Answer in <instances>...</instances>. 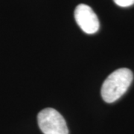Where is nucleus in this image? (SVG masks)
<instances>
[{
  "label": "nucleus",
  "instance_id": "nucleus-1",
  "mask_svg": "<svg viewBox=\"0 0 134 134\" xmlns=\"http://www.w3.org/2000/svg\"><path fill=\"white\" fill-rule=\"evenodd\" d=\"M133 78V73L127 68H121L112 72L101 87L103 100L107 103H113L119 99L128 90Z\"/></svg>",
  "mask_w": 134,
  "mask_h": 134
},
{
  "label": "nucleus",
  "instance_id": "nucleus-2",
  "mask_svg": "<svg viewBox=\"0 0 134 134\" xmlns=\"http://www.w3.org/2000/svg\"><path fill=\"white\" fill-rule=\"evenodd\" d=\"M37 121L44 134H69L65 119L58 111L53 108L41 110L37 115Z\"/></svg>",
  "mask_w": 134,
  "mask_h": 134
},
{
  "label": "nucleus",
  "instance_id": "nucleus-3",
  "mask_svg": "<svg viewBox=\"0 0 134 134\" xmlns=\"http://www.w3.org/2000/svg\"><path fill=\"white\" fill-rule=\"evenodd\" d=\"M74 16L77 24L85 33L93 34L100 28L98 18L89 5L84 4L77 5L75 10Z\"/></svg>",
  "mask_w": 134,
  "mask_h": 134
},
{
  "label": "nucleus",
  "instance_id": "nucleus-4",
  "mask_svg": "<svg viewBox=\"0 0 134 134\" xmlns=\"http://www.w3.org/2000/svg\"><path fill=\"white\" fill-rule=\"evenodd\" d=\"M113 1L116 5L123 8L130 7L134 5V0H113Z\"/></svg>",
  "mask_w": 134,
  "mask_h": 134
}]
</instances>
